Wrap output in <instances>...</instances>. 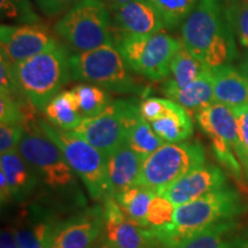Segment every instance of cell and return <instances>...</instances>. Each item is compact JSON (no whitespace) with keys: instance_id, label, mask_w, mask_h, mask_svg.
<instances>
[{"instance_id":"6da1fadb","label":"cell","mask_w":248,"mask_h":248,"mask_svg":"<svg viewBox=\"0 0 248 248\" xmlns=\"http://www.w3.org/2000/svg\"><path fill=\"white\" fill-rule=\"evenodd\" d=\"M38 119L26 123V131L17 146L18 153L35 170L39 178V202L58 213H75L85 208L77 175L71 169L62 152L40 128Z\"/></svg>"},{"instance_id":"7a4b0ae2","label":"cell","mask_w":248,"mask_h":248,"mask_svg":"<svg viewBox=\"0 0 248 248\" xmlns=\"http://www.w3.org/2000/svg\"><path fill=\"white\" fill-rule=\"evenodd\" d=\"M179 39L210 70L233 64L239 57L237 38L226 20L221 0H200L181 26Z\"/></svg>"},{"instance_id":"3957f363","label":"cell","mask_w":248,"mask_h":248,"mask_svg":"<svg viewBox=\"0 0 248 248\" xmlns=\"http://www.w3.org/2000/svg\"><path fill=\"white\" fill-rule=\"evenodd\" d=\"M69 51L62 43L12 64L18 88L28 101L38 111L45 108L71 80Z\"/></svg>"},{"instance_id":"277c9868","label":"cell","mask_w":248,"mask_h":248,"mask_svg":"<svg viewBox=\"0 0 248 248\" xmlns=\"http://www.w3.org/2000/svg\"><path fill=\"white\" fill-rule=\"evenodd\" d=\"M38 123L45 135L62 152L93 201L101 203L114 197L108 179L107 156L76 133L59 129L42 117L38 119Z\"/></svg>"},{"instance_id":"5b68a950","label":"cell","mask_w":248,"mask_h":248,"mask_svg":"<svg viewBox=\"0 0 248 248\" xmlns=\"http://www.w3.org/2000/svg\"><path fill=\"white\" fill-rule=\"evenodd\" d=\"M246 210L247 204L241 194L228 185L176 207L169 230L179 246L191 235L218 223L237 219Z\"/></svg>"},{"instance_id":"8992f818","label":"cell","mask_w":248,"mask_h":248,"mask_svg":"<svg viewBox=\"0 0 248 248\" xmlns=\"http://www.w3.org/2000/svg\"><path fill=\"white\" fill-rule=\"evenodd\" d=\"M71 80L100 86L117 94L146 95L147 88L140 84L114 45H105L69 58Z\"/></svg>"},{"instance_id":"52a82bcc","label":"cell","mask_w":248,"mask_h":248,"mask_svg":"<svg viewBox=\"0 0 248 248\" xmlns=\"http://www.w3.org/2000/svg\"><path fill=\"white\" fill-rule=\"evenodd\" d=\"M53 31L71 53L114 45L109 9L100 0H80L58 18Z\"/></svg>"},{"instance_id":"ba28073f","label":"cell","mask_w":248,"mask_h":248,"mask_svg":"<svg viewBox=\"0 0 248 248\" xmlns=\"http://www.w3.org/2000/svg\"><path fill=\"white\" fill-rule=\"evenodd\" d=\"M113 44L133 75L163 82L169 77L170 62L182 40L164 31L147 36L113 33Z\"/></svg>"},{"instance_id":"9c48e42d","label":"cell","mask_w":248,"mask_h":248,"mask_svg":"<svg viewBox=\"0 0 248 248\" xmlns=\"http://www.w3.org/2000/svg\"><path fill=\"white\" fill-rule=\"evenodd\" d=\"M203 163L206 150L200 141L166 142L144 160L137 184L161 194L172 183Z\"/></svg>"},{"instance_id":"30bf717a","label":"cell","mask_w":248,"mask_h":248,"mask_svg":"<svg viewBox=\"0 0 248 248\" xmlns=\"http://www.w3.org/2000/svg\"><path fill=\"white\" fill-rule=\"evenodd\" d=\"M139 115L138 104L132 100L117 99L98 115L83 119L71 132L85 139L105 156H109L126 142L130 125Z\"/></svg>"},{"instance_id":"8fae6325","label":"cell","mask_w":248,"mask_h":248,"mask_svg":"<svg viewBox=\"0 0 248 248\" xmlns=\"http://www.w3.org/2000/svg\"><path fill=\"white\" fill-rule=\"evenodd\" d=\"M105 209L102 239L117 248H171L155 228H145L125 215L114 197L101 202Z\"/></svg>"},{"instance_id":"7c38bea8","label":"cell","mask_w":248,"mask_h":248,"mask_svg":"<svg viewBox=\"0 0 248 248\" xmlns=\"http://www.w3.org/2000/svg\"><path fill=\"white\" fill-rule=\"evenodd\" d=\"M54 31L45 24H1L0 55L12 64L43 53L59 44Z\"/></svg>"},{"instance_id":"4fadbf2b","label":"cell","mask_w":248,"mask_h":248,"mask_svg":"<svg viewBox=\"0 0 248 248\" xmlns=\"http://www.w3.org/2000/svg\"><path fill=\"white\" fill-rule=\"evenodd\" d=\"M105 222L100 202L71 213L59 223L51 248H92L104 233Z\"/></svg>"},{"instance_id":"5bb4252c","label":"cell","mask_w":248,"mask_h":248,"mask_svg":"<svg viewBox=\"0 0 248 248\" xmlns=\"http://www.w3.org/2000/svg\"><path fill=\"white\" fill-rule=\"evenodd\" d=\"M61 219L60 213L39 201L27 203L13 226L18 247L51 248Z\"/></svg>"},{"instance_id":"9a60e30c","label":"cell","mask_w":248,"mask_h":248,"mask_svg":"<svg viewBox=\"0 0 248 248\" xmlns=\"http://www.w3.org/2000/svg\"><path fill=\"white\" fill-rule=\"evenodd\" d=\"M108 9L113 33L147 36L167 29L162 16L148 0H131Z\"/></svg>"},{"instance_id":"2e32d148","label":"cell","mask_w":248,"mask_h":248,"mask_svg":"<svg viewBox=\"0 0 248 248\" xmlns=\"http://www.w3.org/2000/svg\"><path fill=\"white\" fill-rule=\"evenodd\" d=\"M228 185V176L221 167L203 163L172 183L161 195L177 207Z\"/></svg>"},{"instance_id":"e0dca14e","label":"cell","mask_w":248,"mask_h":248,"mask_svg":"<svg viewBox=\"0 0 248 248\" xmlns=\"http://www.w3.org/2000/svg\"><path fill=\"white\" fill-rule=\"evenodd\" d=\"M198 126L209 138H221L228 142L235 155L239 150L238 122L234 110L225 105L214 102L194 115ZM238 157V156H237Z\"/></svg>"},{"instance_id":"ac0fdd59","label":"cell","mask_w":248,"mask_h":248,"mask_svg":"<svg viewBox=\"0 0 248 248\" xmlns=\"http://www.w3.org/2000/svg\"><path fill=\"white\" fill-rule=\"evenodd\" d=\"M161 92L167 99L177 102L193 115L203 108L215 102L214 98V75L213 71L207 69L197 79L185 88H176L163 80Z\"/></svg>"},{"instance_id":"d6986e66","label":"cell","mask_w":248,"mask_h":248,"mask_svg":"<svg viewBox=\"0 0 248 248\" xmlns=\"http://www.w3.org/2000/svg\"><path fill=\"white\" fill-rule=\"evenodd\" d=\"M0 171L5 173L13 202H26L38 188L39 178L17 148L0 156Z\"/></svg>"},{"instance_id":"ffe728a7","label":"cell","mask_w":248,"mask_h":248,"mask_svg":"<svg viewBox=\"0 0 248 248\" xmlns=\"http://www.w3.org/2000/svg\"><path fill=\"white\" fill-rule=\"evenodd\" d=\"M178 248H248V232L232 219L191 235Z\"/></svg>"},{"instance_id":"44dd1931","label":"cell","mask_w":248,"mask_h":248,"mask_svg":"<svg viewBox=\"0 0 248 248\" xmlns=\"http://www.w3.org/2000/svg\"><path fill=\"white\" fill-rule=\"evenodd\" d=\"M144 159L126 142L107 156V173L114 197L137 185Z\"/></svg>"},{"instance_id":"7402d4cb","label":"cell","mask_w":248,"mask_h":248,"mask_svg":"<svg viewBox=\"0 0 248 248\" xmlns=\"http://www.w3.org/2000/svg\"><path fill=\"white\" fill-rule=\"evenodd\" d=\"M212 71L215 102L233 110L248 106V79L239 68L228 64Z\"/></svg>"},{"instance_id":"603a6c76","label":"cell","mask_w":248,"mask_h":248,"mask_svg":"<svg viewBox=\"0 0 248 248\" xmlns=\"http://www.w3.org/2000/svg\"><path fill=\"white\" fill-rule=\"evenodd\" d=\"M152 128L164 142L188 140L194 132L193 120L187 110L177 102L166 98V109L159 119L151 122Z\"/></svg>"},{"instance_id":"cb8c5ba5","label":"cell","mask_w":248,"mask_h":248,"mask_svg":"<svg viewBox=\"0 0 248 248\" xmlns=\"http://www.w3.org/2000/svg\"><path fill=\"white\" fill-rule=\"evenodd\" d=\"M44 114L49 123L64 131H74L83 120L73 90L59 93L46 106Z\"/></svg>"},{"instance_id":"d4e9b609","label":"cell","mask_w":248,"mask_h":248,"mask_svg":"<svg viewBox=\"0 0 248 248\" xmlns=\"http://www.w3.org/2000/svg\"><path fill=\"white\" fill-rule=\"evenodd\" d=\"M207 69L209 68L194 58L182 43L170 62L169 77L164 80L176 88L182 89L191 84Z\"/></svg>"},{"instance_id":"484cf974","label":"cell","mask_w":248,"mask_h":248,"mask_svg":"<svg viewBox=\"0 0 248 248\" xmlns=\"http://www.w3.org/2000/svg\"><path fill=\"white\" fill-rule=\"evenodd\" d=\"M156 194L153 190L142 185H133L122 193L114 197L122 207L125 215L137 224L148 228L147 213L152 199Z\"/></svg>"},{"instance_id":"4316f807","label":"cell","mask_w":248,"mask_h":248,"mask_svg":"<svg viewBox=\"0 0 248 248\" xmlns=\"http://www.w3.org/2000/svg\"><path fill=\"white\" fill-rule=\"evenodd\" d=\"M126 144L145 160L166 142L156 135L151 123L140 114L130 125L126 136Z\"/></svg>"},{"instance_id":"83f0119b","label":"cell","mask_w":248,"mask_h":248,"mask_svg":"<svg viewBox=\"0 0 248 248\" xmlns=\"http://www.w3.org/2000/svg\"><path fill=\"white\" fill-rule=\"evenodd\" d=\"M71 90L75 93L83 119L98 115L113 102L110 92L100 86L80 83Z\"/></svg>"},{"instance_id":"f1b7e54d","label":"cell","mask_w":248,"mask_h":248,"mask_svg":"<svg viewBox=\"0 0 248 248\" xmlns=\"http://www.w3.org/2000/svg\"><path fill=\"white\" fill-rule=\"evenodd\" d=\"M221 5L238 45L248 51V0H221Z\"/></svg>"},{"instance_id":"f546056e","label":"cell","mask_w":248,"mask_h":248,"mask_svg":"<svg viewBox=\"0 0 248 248\" xmlns=\"http://www.w3.org/2000/svg\"><path fill=\"white\" fill-rule=\"evenodd\" d=\"M162 16L168 30H176L184 23L200 0H148Z\"/></svg>"},{"instance_id":"4dcf8cb0","label":"cell","mask_w":248,"mask_h":248,"mask_svg":"<svg viewBox=\"0 0 248 248\" xmlns=\"http://www.w3.org/2000/svg\"><path fill=\"white\" fill-rule=\"evenodd\" d=\"M0 13L2 20L14 24L42 23L31 0H0Z\"/></svg>"},{"instance_id":"1f68e13d","label":"cell","mask_w":248,"mask_h":248,"mask_svg":"<svg viewBox=\"0 0 248 248\" xmlns=\"http://www.w3.org/2000/svg\"><path fill=\"white\" fill-rule=\"evenodd\" d=\"M210 139V148L215 156V159L218 161V163L228 171L230 175L241 182L245 178L243 167L238 160L234 151L228 142L223 140L221 138H209Z\"/></svg>"},{"instance_id":"d6a6232c","label":"cell","mask_w":248,"mask_h":248,"mask_svg":"<svg viewBox=\"0 0 248 248\" xmlns=\"http://www.w3.org/2000/svg\"><path fill=\"white\" fill-rule=\"evenodd\" d=\"M175 204L161 194H155L151 201L147 213L148 228H159L171 224L175 216Z\"/></svg>"},{"instance_id":"836d02e7","label":"cell","mask_w":248,"mask_h":248,"mask_svg":"<svg viewBox=\"0 0 248 248\" xmlns=\"http://www.w3.org/2000/svg\"><path fill=\"white\" fill-rule=\"evenodd\" d=\"M238 122L239 150L237 156L243 167L245 178L248 181V106L234 110Z\"/></svg>"},{"instance_id":"e575fe53","label":"cell","mask_w":248,"mask_h":248,"mask_svg":"<svg viewBox=\"0 0 248 248\" xmlns=\"http://www.w3.org/2000/svg\"><path fill=\"white\" fill-rule=\"evenodd\" d=\"M26 125L20 123H4L0 124V153L16 150L21 139H22Z\"/></svg>"},{"instance_id":"d590c367","label":"cell","mask_w":248,"mask_h":248,"mask_svg":"<svg viewBox=\"0 0 248 248\" xmlns=\"http://www.w3.org/2000/svg\"><path fill=\"white\" fill-rule=\"evenodd\" d=\"M37 8L47 17H61L80 0H33Z\"/></svg>"},{"instance_id":"8d00e7d4","label":"cell","mask_w":248,"mask_h":248,"mask_svg":"<svg viewBox=\"0 0 248 248\" xmlns=\"http://www.w3.org/2000/svg\"><path fill=\"white\" fill-rule=\"evenodd\" d=\"M164 109H166V99L163 98L148 97L139 104L141 116L150 123L159 119Z\"/></svg>"},{"instance_id":"74e56055","label":"cell","mask_w":248,"mask_h":248,"mask_svg":"<svg viewBox=\"0 0 248 248\" xmlns=\"http://www.w3.org/2000/svg\"><path fill=\"white\" fill-rule=\"evenodd\" d=\"M0 248H20L13 229H2L1 235H0Z\"/></svg>"},{"instance_id":"f35d334b","label":"cell","mask_w":248,"mask_h":248,"mask_svg":"<svg viewBox=\"0 0 248 248\" xmlns=\"http://www.w3.org/2000/svg\"><path fill=\"white\" fill-rule=\"evenodd\" d=\"M0 200H1V206H7L9 202H13L11 193V187L6 178L5 173L0 171Z\"/></svg>"},{"instance_id":"ab89813d","label":"cell","mask_w":248,"mask_h":248,"mask_svg":"<svg viewBox=\"0 0 248 248\" xmlns=\"http://www.w3.org/2000/svg\"><path fill=\"white\" fill-rule=\"evenodd\" d=\"M238 68H239V70L248 79V51L243 54V58H241L239 64H238Z\"/></svg>"},{"instance_id":"60d3db41","label":"cell","mask_w":248,"mask_h":248,"mask_svg":"<svg viewBox=\"0 0 248 248\" xmlns=\"http://www.w3.org/2000/svg\"><path fill=\"white\" fill-rule=\"evenodd\" d=\"M92 248H117V247L113 246V245H110L109 243H107V241L105 239H102V237H101L100 239L97 241V244H95Z\"/></svg>"},{"instance_id":"b9f144b4","label":"cell","mask_w":248,"mask_h":248,"mask_svg":"<svg viewBox=\"0 0 248 248\" xmlns=\"http://www.w3.org/2000/svg\"><path fill=\"white\" fill-rule=\"evenodd\" d=\"M101 2H104L107 7H110V6H116V5H121L124 4V2L131 1V0H100Z\"/></svg>"}]
</instances>
